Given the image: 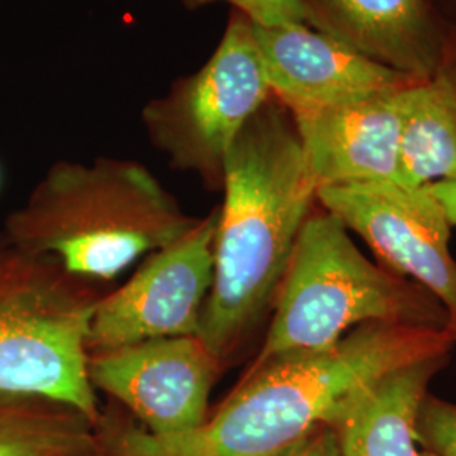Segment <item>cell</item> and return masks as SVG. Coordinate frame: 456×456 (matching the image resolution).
<instances>
[{"label": "cell", "instance_id": "6da1fadb", "mask_svg": "<svg viewBox=\"0 0 456 456\" xmlns=\"http://www.w3.org/2000/svg\"><path fill=\"white\" fill-rule=\"evenodd\" d=\"M446 328L369 323L333 346L254 360L222 406L195 429L156 436L110 404L95 423V456H271L313 429L333 426L380 377L409 363L446 357Z\"/></svg>", "mask_w": 456, "mask_h": 456}, {"label": "cell", "instance_id": "7a4b0ae2", "mask_svg": "<svg viewBox=\"0 0 456 456\" xmlns=\"http://www.w3.org/2000/svg\"><path fill=\"white\" fill-rule=\"evenodd\" d=\"M316 190L293 115L273 95L225 159L213 284L198 331L222 370L273 313Z\"/></svg>", "mask_w": 456, "mask_h": 456}, {"label": "cell", "instance_id": "3957f363", "mask_svg": "<svg viewBox=\"0 0 456 456\" xmlns=\"http://www.w3.org/2000/svg\"><path fill=\"white\" fill-rule=\"evenodd\" d=\"M198 220L144 164L97 158L53 164L0 232L24 252L49 257L92 284L120 276Z\"/></svg>", "mask_w": 456, "mask_h": 456}, {"label": "cell", "instance_id": "277c9868", "mask_svg": "<svg viewBox=\"0 0 456 456\" xmlns=\"http://www.w3.org/2000/svg\"><path fill=\"white\" fill-rule=\"evenodd\" d=\"M369 323L448 330V313L416 282L369 261L335 215L311 212L256 360L328 348Z\"/></svg>", "mask_w": 456, "mask_h": 456}, {"label": "cell", "instance_id": "5b68a950", "mask_svg": "<svg viewBox=\"0 0 456 456\" xmlns=\"http://www.w3.org/2000/svg\"><path fill=\"white\" fill-rule=\"evenodd\" d=\"M98 299L90 282L0 232V391L49 397L97 423L86 337Z\"/></svg>", "mask_w": 456, "mask_h": 456}, {"label": "cell", "instance_id": "8992f818", "mask_svg": "<svg viewBox=\"0 0 456 456\" xmlns=\"http://www.w3.org/2000/svg\"><path fill=\"white\" fill-rule=\"evenodd\" d=\"M271 97L252 22L235 11L210 60L151 100L142 124L171 167L222 191L228 149Z\"/></svg>", "mask_w": 456, "mask_h": 456}, {"label": "cell", "instance_id": "52a82bcc", "mask_svg": "<svg viewBox=\"0 0 456 456\" xmlns=\"http://www.w3.org/2000/svg\"><path fill=\"white\" fill-rule=\"evenodd\" d=\"M316 201L359 233L391 273L416 282L440 301L456 343L452 224L431 188H411L397 181L354 183L318 188Z\"/></svg>", "mask_w": 456, "mask_h": 456}, {"label": "cell", "instance_id": "ba28073f", "mask_svg": "<svg viewBox=\"0 0 456 456\" xmlns=\"http://www.w3.org/2000/svg\"><path fill=\"white\" fill-rule=\"evenodd\" d=\"M218 218L216 207L178 240L146 256L122 288L100 296L88 326V354L198 335L212 289Z\"/></svg>", "mask_w": 456, "mask_h": 456}, {"label": "cell", "instance_id": "9c48e42d", "mask_svg": "<svg viewBox=\"0 0 456 456\" xmlns=\"http://www.w3.org/2000/svg\"><path fill=\"white\" fill-rule=\"evenodd\" d=\"M224 370L198 335L163 337L90 352L86 375L156 436H176L208 418L210 392Z\"/></svg>", "mask_w": 456, "mask_h": 456}, {"label": "cell", "instance_id": "30bf717a", "mask_svg": "<svg viewBox=\"0 0 456 456\" xmlns=\"http://www.w3.org/2000/svg\"><path fill=\"white\" fill-rule=\"evenodd\" d=\"M252 28L271 92L291 114L419 83L306 26Z\"/></svg>", "mask_w": 456, "mask_h": 456}, {"label": "cell", "instance_id": "8fae6325", "mask_svg": "<svg viewBox=\"0 0 456 456\" xmlns=\"http://www.w3.org/2000/svg\"><path fill=\"white\" fill-rule=\"evenodd\" d=\"M414 85L291 114L316 188L397 181L401 132Z\"/></svg>", "mask_w": 456, "mask_h": 456}, {"label": "cell", "instance_id": "7c38bea8", "mask_svg": "<svg viewBox=\"0 0 456 456\" xmlns=\"http://www.w3.org/2000/svg\"><path fill=\"white\" fill-rule=\"evenodd\" d=\"M320 33L380 65L429 80L456 34L438 0H306Z\"/></svg>", "mask_w": 456, "mask_h": 456}, {"label": "cell", "instance_id": "4fadbf2b", "mask_svg": "<svg viewBox=\"0 0 456 456\" xmlns=\"http://www.w3.org/2000/svg\"><path fill=\"white\" fill-rule=\"evenodd\" d=\"M446 357L419 360L380 377L345 408L333 428L343 456H421L418 416Z\"/></svg>", "mask_w": 456, "mask_h": 456}, {"label": "cell", "instance_id": "5bb4252c", "mask_svg": "<svg viewBox=\"0 0 456 456\" xmlns=\"http://www.w3.org/2000/svg\"><path fill=\"white\" fill-rule=\"evenodd\" d=\"M397 183H456V34L429 80L416 83L399 144Z\"/></svg>", "mask_w": 456, "mask_h": 456}, {"label": "cell", "instance_id": "9a60e30c", "mask_svg": "<svg viewBox=\"0 0 456 456\" xmlns=\"http://www.w3.org/2000/svg\"><path fill=\"white\" fill-rule=\"evenodd\" d=\"M0 456H95V424L65 403L0 391Z\"/></svg>", "mask_w": 456, "mask_h": 456}, {"label": "cell", "instance_id": "2e32d148", "mask_svg": "<svg viewBox=\"0 0 456 456\" xmlns=\"http://www.w3.org/2000/svg\"><path fill=\"white\" fill-rule=\"evenodd\" d=\"M212 2L232 4L237 12L259 28L306 26L318 31L316 19L306 0H196V5L201 7Z\"/></svg>", "mask_w": 456, "mask_h": 456}, {"label": "cell", "instance_id": "e0dca14e", "mask_svg": "<svg viewBox=\"0 0 456 456\" xmlns=\"http://www.w3.org/2000/svg\"><path fill=\"white\" fill-rule=\"evenodd\" d=\"M418 443L436 456H456V404L426 395L418 416Z\"/></svg>", "mask_w": 456, "mask_h": 456}, {"label": "cell", "instance_id": "ac0fdd59", "mask_svg": "<svg viewBox=\"0 0 456 456\" xmlns=\"http://www.w3.org/2000/svg\"><path fill=\"white\" fill-rule=\"evenodd\" d=\"M271 456H343L340 440L333 426L323 424L301 440Z\"/></svg>", "mask_w": 456, "mask_h": 456}, {"label": "cell", "instance_id": "d6986e66", "mask_svg": "<svg viewBox=\"0 0 456 456\" xmlns=\"http://www.w3.org/2000/svg\"><path fill=\"white\" fill-rule=\"evenodd\" d=\"M431 191L441 201L444 207V212L448 215V220L452 227L456 225V183H436L429 184Z\"/></svg>", "mask_w": 456, "mask_h": 456}, {"label": "cell", "instance_id": "ffe728a7", "mask_svg": "<svg viewBox=\"0 0 456 456\" xmlns=\"http://www.w3.org/2000/svg\"><path fill=\"white\" fill-rule=\"evenodd\" d=\"M186 7H190V9H196L198 5H196V0H181Z\"/></svg>", "mask_w": 456, "mask_h": 456}, {"label": "cell", "instance_id": "44dd1931", "mask_svg": "<svg viewBox=\"0 0 456 456\" xmlns=\"http://www.w3.org/2000/svg\"><path fill=\"white\" fill-rule=\"evenodd\" d=\"M421 456H436V455H433V453H429V452H421Z\"/></svg>", "mask_w": 456, "mask_h": 456}, {"label": "cell", "instance_id": "7402d4cb", "mask_svg": "<svg viewBox=\"0 0 456 456\" xmlns=\"http://www.w3.org/2000/svg\"><path fill=\"white\" fill-rule=\"evenodd\" d=\"M450 2H452V4H453V5L456 7V0H450Z\"/></svg>", "mask_w": 456, "mask_h": 456}, {"label": "cell", "instance_id": "603a6c76", "mask_svg": "<svg viewBox=\"0 0 456 456\" xmlns=\"http://www.w3.org/2000/svg\"><path fill=\"white\" fill-rule=\"evenodd\" d=\"M0 181H2V173H0Z\"/></svg>", "mask_w": 456, "mask_h": 456}]
</instances>
